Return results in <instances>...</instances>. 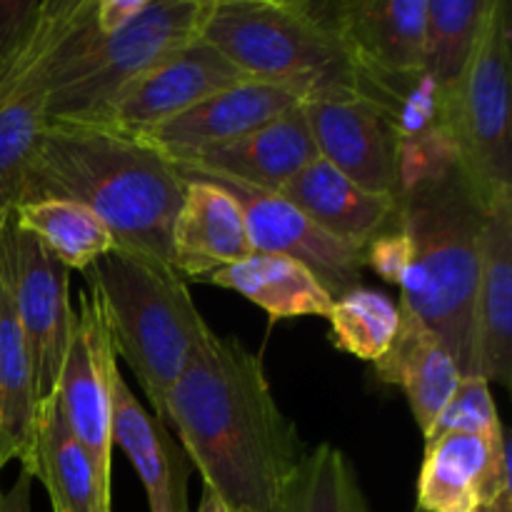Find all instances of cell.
I'll return each instance as SVG.
<instances>
[{
    "label": "cell",
    "instance_id": "obj_1",
    "mask_svg": "<svg viewBox=\"0 0 512 512\" xmlns=\"http://www.w3.org/2000/svg\"><path fill=\"white\" fill-rule=\"evenodd\" d=\"M163 423L233 512H278L308 455L298 425L280 410L258 353L210 333L165 400Z\"/></svg>",
    "mask_w": 512,
    "mask_h": 512
},
{
    "label": "cell",
    "instance_id": "obj_2",
    "mask_svg": "<svg viewBox=\"0 0 512 512\" xmlns=\"http://www.w3.org/2000/svg\"><path fill=\"white\" fill-rule=\"evenodd\" d=\"M490 205L460 168L448 135L400 145L398 218L413 258L398 305L443 338L463 378L470 368L480 233Z\"/></svg>",
    "mask_w": 512,
    "mask_h": 512
},
{
    "label": "cell",
    "instance_id": "obj_3",
    "mask_svg": "<svg viewBox=\"0 0 512 512\" xmlns=\"http://www.w3.org/2000/svg\"><path fill=\"white\" fill-rule=\"evenodd\" d=\"M183 193L178 168L140 138L98 125L48 123L18 203L73 200L108 228L115 248L170 265Z\"/></svg>",
    "mask_w": 512,
    "mask_h": 512
},
{
    "label": "cell",
    "instance_id": "obj_4",
    "mask_svg": "<svg viewBox=\"0 0 512 512\" xmlns=\"http://www.w3.org/2000/svg\"><path fill=\"white\" fill-rule=\"evenodd\" d=\"M208 0H148L130 23L100 33L95 0H73L43 60L48 123L95 125L140 75L198 40Z\"/></svg>",
    "mask_w": 512,
    "mask_h": 512
},
{
    "label": "cell",
    "instance_id": "obj_5",
    "mask_svg": "<svg viewBox=\"0 0 512 512\" xmlns=\"http://www.w3.org/2000/svg\"><path fill=\"white\" fill-rule=\"evenodd\" d=\"M85 273V288L98 298L115 355L163 420L165 400L208 335L205 318L173 265L133 250L113 248Z\"/></svg>",
    "mask_w": 512,
    "mask_h": 512
},
{
    "label": "cell",
    "instance_id": "obj_6",
    "mask_svg": "<svg viewBox=\"0 0 512 512\" xmlns=\"http://www.w3.org/2000/svg\"><path fill=\"white\" fill-rule=\"evenodd\" d=\"M198 40L250 80L298 90L303 103L353 93L343 45L310 15L305 0H208Z\"/></svg>",
    "mask_w": 512,
    "mask_h": 512
},
{
    "label": "cell",
    "instance_id": "obj_7",
    "mask_svg": "<svg viewBox=\"0 0 512 512\" xmlns=\"http://www.w3.org/2000/svg\"><path fill=\"white\" fill-rule=\"evenodd\" d=\"M512 5L493 0L468 65L443 100V130L460 168L488 203L512 193Z\"/></svg>",
    "mask_w": 512,
    "mask_h": 512
},
{
    "label": "cell",
    "instance_id": "obj_8",
    "mask_svg": "<svg viewBox=\"0 0 512 512\" xmlns=\"http://www.w3.org/2000/svg\"><path fill=\"white\" fill-rule=\"evenodd\" d=\"M0 270L13 298L15 315L28 343L35 370V390L43 413L55 398L60 368L73 333V308L68 300V268L8 218L0 248Z\"/></svg>",
    "mask_w": 512,
    "mask_h": 512
},
{
    "label": "cell",
    "instance_id": "obj_9",
    "mask_svg": "<svg viewBox=\"0 0 512 512\" xmlns=\"http://www.w3.org/2000/svg\"><path fill=\"white\" fill-rule=\"evenodd\" d=\"M108 325L90 288L80 293L55 400L65 425L85 448L103 488L113 490V385L120 375Z\"/></svg>",
    "mask_w": 512,
    "mask_h": 512
},
{
    "label": "cell",
    "instance_id": "obj_10",
    "mask_svg": "<svg viewBox=\"0 0 512 512\" xmlns=\"http://www.w3.org/2000/svg\"><path fill=\"white\" fill-rule=\"evenodd\" d=\"M180 170L203 175L233 195L235 203L240 205V213H243L245 233H248L253 253L283 255V258L298 260L320 280V285L328 290L333 300L360 285L365 268V250L343 243V240L320 230L288 198H283L280 193H268V190L235 183L223 175L190 168V165H180Z\"/></svg>",
    "mask_w": 512,
    "mask_h": 512
},
{
    "label": "cell",
    "instance_id": "obj_11",
    "mask_svg": "<svg viewBox=\"0 0 512 512\" xmlns=\"http://www.w3.org/2000/svg\"><path fill=\"white\" fill-rule=\"evenodd\" d=\"M318 158L368 193L400 195V138L393 125L355 93H333L303 103Z\"/></svg>",
    "mask_w": 512,
    "mask_h": 512
},
{
    "label": "cell",
    "instance_id": "obj_12",
    "mask_svg": "<svg viewBox=\"0 0 512 512\" xmlns=\"http://www.w3.org/2000/svg\"><path fill=\"white\" fill-rule=\"evenodd\" d=\"M243 80L250 78L213 45L193 40L128 85L95 125L138 138L145 130Z\"/></svg>",
    "mask_w": 512,
    "mask_h": 512
},
{
    "label": "cell",
    "instance_id": "obj_13",
    "mask_svg": "<svg viewBox=\"0 0 512 512\" xmlns=\"http://www.w3.org/2000/svg\"><path fill=\"white\" fill-rule=\"evenodd\" d=\"M300 103L303 95L298 90L263 80H243L145 130L138 138L173 165H190L210 150L245 138Z\"/></svg>",
    "mask_w": 512,
    "mask_h": 512
},
{
    "label": "cell",
    "instance_id": "obj_14",
    "mask_svg": "<svg viewBox=\"0 0 512 512\" xmlns=\"http://www.w3.org/2000/svg\"><path fill=\"white\" fill-rule=\"evenodd\" d=\"M310 15L368 73L423 70L425 0H305Z\"/></svg>",
    "mask_w": 512,
    "mask_h": 512
},
{
    "label": "cell",
    "instance_id": "obj_15",
    "mask_svg": "<svg viewBox=\"0 0 512 512\" xmlns=\"http://www.w3.org/2000/svg\"><path fill=\"white\" fill-rule=\"evenodd\" d=\"M473 375L503 388L512 380V193L490 205L480 233L465 378Z\"/></svg>",
    "mask_w": 512,
    "mask_h": 512
},
{
    "label": "cell",
    "instance_id": "obj_16",
    "mask_svg": "<svg viewBox=\"0 0 512 512\" xmlns=\"http://www.w3.org/2000/svg\"><path fill=\"white\" fill-rule=\"evenodd\" d=\"M183 203L170 235V265L180 278L203 280L205 275L245 258L250 250L240 205L228 190L203 175L185 173Z\"/></svg>",
    "mask_w": 512,
    "mask_h": 512
},
{
    "label": "cell",
    "instance_id": "obj_17",
    "mask_svg": "<svg viewBox=\"0 0 512 512\" xmlns=\"http://www.w3.org/2000/svg\"><path fill=\"white\" fill-rule=\"evenodd\" d=\"M110 435L113 445H118L133 463L148 495L150 512H190L188 455L168 433V425L140 405L123 375H118L113 385Z\"/></svg>",
    "mask_w": 512,
    "mask_h": 512
},
{
    "label": "cell",
    "instance_id": "obj_18",
    "mask_svg": "<svg viewBox=\"0 0 512 512\" xmlns=\"http://www.w3.org/2000/svg\"><path fill=\"white\" fill-rule=\"evenodd\" d=\"M280 195L303 210L320 230L355 248L365 250L378 235L400 225L398 198L368 193L323 158L305 165Z\"/></svg>",
    "mask_w": 512,
    "mask_h": 512
},
{
    "label": "cell",
    "instance_id": "obj_19",
    "mask_svg": "<svg viewBox=\"0 0 512 512\" xmlns=\"http://www.w3.org/2000/svg\"><path fill=\"white\" fill-rule=\"evenodd\" d=\"M70 3L73 0H55L53 18L35 53L8 83L0 85V203L10 210L20 200L35 150L43 130L48 128L43 60L68 15Z\"/></svg>",
    "mask_w": 512,
    "mask_h": 512
},
{
    "label": "cell",
    "instance_id": "obj_20",
    "mask_svg": "<svg viewBox=\"0 0 512 512\" xmlns=\"http://www.w3.org/2000/svg\"><path fill=\"white\" fill-rule=\"evenodd\" d=\"M315 158L318 148L300 103L245 138L210 150L208 155L190 163V168L223 175L250 188L280 193Z\"/></svg>",
    "mask_w": 512,
    "mask_h": 512
},
{
    "label": "cell",
    "instance_id": "obj_21",
    "mask_svg": "<svg viewBox=\"0 0 512 512\" xmlns=\"http://www.w3.org/2000/svg\"><path fill=\"white\" fill-rule=\"evenodd\" d=\"M373 368L383 383L403 390L423 435L430 433L463 380V370L443 338L403 308L398 335Z\"/></svg>",
    "mask_w": 512,
    "mask_h": 512
},
{
    "label": "cell",
    "instance_id": "obj_22",
    "mask_svg": "<svg viewBox=\"0 0 512 512\" xmlns=\"http://www.w3.org/2000/svg\"><path fill=\"white\" fill-rule=\"evenodd\" d=\"M23 473L43 483L53 512H113V490L103 488L93 460L68 430L55 398L40 413L33 458Z\"/></svg>",
    "mask_w": 512,
    "mask_h": 512
},
{
    "label": "cell",
    "instance_id": "obj_23",
    "mask_svg": "<svg viewBox=\"0 0 512 512\" xmlns=\"http://www.w3.org/2000/svg\"><path fill=\"white\" fill-rule=\"evenodd\" d=\"M200 283L218 285L243 295L273 320L305 318V315L328 318L333 305V298L320 285V280L298 260L283 255L248 253L245 258L205 275Z\"/></svg>",
    "mask_w": 512,
    "mask_h": 512
},
{
    "label": "cell",
    "instance_id": "obj_24",
    "mask_svg": "<svg viewBox=\"0 0 512 512\" xmlns=\"http://www.w3.org/2000/svg\"><path fill=\"white\" fill-rule=\"evenodd\" d=\"M40 425L35 370L0 270V450L28 470Z\"/></svg>",
    "mask_w": 512,
    "mask_h": 512
},
{
    "label": "cell",
    "instance_id": "obj_25",
    "mask_svg": "<svg viewBox=\"0 0 512 512\" xmlns=\"http://www.w3.org/2000/svg\"><path fill=\"white\" fill-rule=\"evenodd\" d=\"M490 438L443 435L425 443L418 480V510L478 512L490 458Z\"/></svg>",
    "mask_w": 512,
    "mask_h": 512
},
{
    "label": "cell",
    "instance_id": "obj_26",
    "mask_svg": "<svg viewBox=\"0 0 512 512\" xmlns=\"http://www.w3.org/2000/svg\"><path fill=\"white\" fill-rule=\"evenodd\" d=\"M10 218L18 228L38 238L43 248L68 270H88L95 260L115 248L108 228L88 208L73 200H28L15 205Z\"/></svg>",
    "mask_w": 512,
    "mask_h": 512
},
{
    "label": "cell",
    "instance_id": "obj_27",
    "mask_svg": "<svg viewBox=\"0 0 512 512\" xmlns=\"http://www.w3.org/2000/svg\"><path fill=\"white\" fill-rule=\"evenodd\" d=\"M493 0H425L423 70L450 88L468 65Z\"/></svg>",
    "mask_w": 512,
    "mask_h": 512
},
{
    "label": "cell",
    "instance_id": "obj_28",
    "mask_svg": "<svg viewBox=\"0 0 512 512\" xmlns=\"http://www.w3.org/2000/svg\"><path fill=\"white\" fill-rule=\"evenodd\" d=\"M278 512H373L353 463L323 443L308 453L290 478Z\"/></svg>",
    "mask_w": 512,
    "mask_h": 512
},
{
    "label": "cell",
    "instance_id": "obj_29",
    "mask_svg": "<svg viewBox=\"0 0 512 512\" xmlns=\"http://www.w3.org/2000/svg\"><path fill=\"white\" fill-rule=\"evenodd\" d=\"M333 343L365 363H378L400 328V305L380 290L358 285L333 300L325 318Z\"/></svg>",
    "mask_w": 512,
    "mask_h": 512
},
{
    "label": "cell",
    "instance_id": "obj_30",
    "mask_svg": "<svg viewBox=\"0 0 512 512\" xmlns=\"http://www.w3.org/2000/svg\"><path fill=\"white\" fill-rule=\"evenodd\" d=\"M55 0H0V85L35 53L53 18Z\"/></svg>",
    "mask_w": 512,
    "mask_h": 512
},
{
    "label": "cell",
    "instance_id": "obj_31",
    "mask_svg": "<svg viewBox=\"0 0 512 512\" xmlns=\"http://www.w3.org/2000/svg\"><path fill=\"white\" fill-rule=\"evenodd\" d=\"M503 428L495 405L490 383L483 378H463L455 388L453 398L438 415L430 433L425 435V443L443 435H480V438H493Z\"/></svg>",
    "mask_w": 512,
    "mask_h": 512
},
{
    "label": "cell",
    "instance_id": "obj_32",
    "mask_svg": "<svg viewBox=\"0 0 512 512\" xmlns=\"http://www.w3.org/2000/svg\"><path fill=\"white\" fill-rule=\"evenodd\" d=\"M410 258H413V250H410L408 235L400 230V225L390 233L378 235L373 243L365 248V268H373V273L378 278L395 283L400 288L405 273L410 268Z\"/></svg>",
    "mask_w": 512,
    "mask_h": 512
},
{
    "label": "cell",
    "instance_id": "obj_33",
    "mask_svg": "<svg viewBox=\"0 0 512 512\" xmlns=\"http://www.w3.org/2000/svg\"><path fill=\"white\" fill-rule=\"evenodd\" d=\"M148 0H95V23L100 33H113L135 18Z\"/></svg>",
    "mask_w": 512,
    "mask_h": 512
},
{
    "label": "cell",
    "instance_id": "obj_34",
    "mask_svg": "<svg viewBox=\"0 0 512 512\" xmlns=\"http://www.w3.org/2000/svg\"><path fill=\"white\" fill-rule=\"evenodd\" d=\"M0 512H33V478L20 470L10 490L0 495Z\"/></svg>",
    "mask_w": 512,
    "mask_h": 512
},
{
    "label": "cell",
    "instance_id": "obj_35",
    "mask_svg": "<svg viewBox=\"0 0 512 512\" xmlns=\"http://www.w3.org/2000/svg\"><path fill=\"white\" fill-rule=\"evenodd\" d=\"M195 512H233V510L225 508V505L220 503V500L215 498L210 490L203 488V498H200V505H198V510H195Z\"/></svg>",
    "mask_w": 512,
    "mask_h": 512
},
{
    "label": "cell",
    "instance_id": "obj_36",
    "mask_svg": "<svg viewBox=\"0 0 512 512\" xmlns=\"http://www.w3.org/2000/svg\"><path fill=\"white\" fill-rule=\"evenodd\" d=\"M478 512H512V495H503V498H498L495 503L483 505Z\"/></svg>",
    "mask_w": 512,
    "mask_h": 512
},
{
    "label": "cell",
    "instance_id": "obj_37",
    "mask_svg": "<svg viewBox=\"0 0 512 512\" xmlns=\"http://www.w3.org/2000/svg\"><path fill=\"white\" fill-rule=\"evenodd\" d=\"M8 218H10V208H5V205L0 203V248H3V233H5V225H8Z\"/></svg>",
    "mask_w": 512,
    "mask_h": 512
},
{
    "label": "cell",
    "instance_id": "obj_38",
    "mask_svg": "<svg viewBox=\"0 0 512 512\" xmlns=\"http://www.w3.org/2000/svg\"><path fill=\"white\" fill-rule=\"evenodd\" d=\"M5 465H8V458H5V453H3V450H0V470H3ZM0 495H3V490H0Z\"/></svg>",
    "mask_w": 512,
    "mask_h": 512
},
{
    "label": "cell",
    "instance_id": "obj_39",
    "mask_svg": "<svg viewBox=\"0 0 512 512\" xmlns=\"http://www.w3.org/2000/svg\"><path fill=\"white\" fill-rule=\"evenodd\" d=\"M413 512H423V510H418V508H415V510H413Z\"/></svg>",
    "mask_w": 512,
    "mask_h": 512
}]
</instances>
